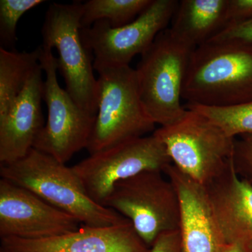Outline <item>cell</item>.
I'll use <instances>...</instances> for the list:
<instances>
[{
  "instance_id": "cell-4",
  "label": "cell",
  "mask_w": 252,
  "mask_h": 252,
  "mask_svg": "<svg viewBox=\"0 0 252 252\" xmlns=\"http://www.w3.org/2000/svg\"><path fill=\"white\" fill-rule=\"evenodd\" d=\"M97 72V112L86 147L90 155L156 130L141 100L135 69L119 66Z\"/></svg>"
},
{
  "instance_id": "cell-9",
  "label": "cell",
  "mask_w": 252,
  "mask_h": 252,
  "mask_svg": "<svg viewBox=\"0 0 252 252\" xmlns=\"http://www.w3.org/2000/svg\"><path fill=\"white\" fill-rule=\"evenodd\" d=\"M172 164L165 146L152 134L91 154L72 167L93 200L103 205L114 186L147 170Z\"/></svg>"
},
{
  "instance_id": "cell-3",
  "label": "cell",
  "mask_w": 252,
  "mask_h": 252,
  "mask_svg": "<svg viewBox=\"0 0 252 252\" xmlns=\"http://www.w3.org/2000/svg\"><path fill=\"white\" fill-rule=\"evenodd\" d=\"M195 49L167 28L141 54L135 69L139 91L144 109L156 125H173L187 115L188 109L181 99Z\"/></svg>"
},
{
  "instance_id": "cell-16",
  "label": "cell",
  "mask_w": 252,
  "mask_h": 252,
  "mask_svg": "<svg viewBox=\"0 0 252 252\" xmlns=\"http://www.w3.org/2000/svg\"><path fill=\"white\" fill-rule=\"evenodd\" d=\"M228 0H183L170 28L176 37L196 49L228 26Z\"/></svg>"
},
{
  "instance_id": "cell-20",
  "label": "cell",
  "mask_w": 252,
  "mask_h": 252,
  "mask_svg": "<svg viewBox=\"0 0 252 252\" xmlns=\"http://www.w3.org/2000/svg\"><path fill=\"white\" fill-rule=\"evenodd\" d=\"M43 0H1L0 1V42L1 48L13 46L16 43V27L20 18Z\"/></svg>"
},
{
  "instance_id": "cell-25",
  "label": "cell",
  "mask_w": 252,
  "mask_h": 252,
  "mask_svg": "<svg viewBox=\"0 0 252 252\" xmlns=\"http://www.w3.org/2000/svg\"><path fill=\"white\" fill-rule=\"evenodd\" d=\"M222 252H245L243 249L236 245H228Z\"/></svg>"
},
{
  "instance_id": "cell-11",
  "label": "cell",
  "mask_w": 252,
  "mask_h": 252,
  "mask_svg": "<svg viewBox=\"0 0 252 252\" xmlns=\"http://www.w3.org/2000/svg\"><path fill=\"white\" fill-rule=\"evenodd\" d=\"M79 223L28 189L0 180L1 238H52L79 230Z\"/></svg>"
},
{
  "instance_id": "cell-10",
  "label": "cell",
  "mask_w": 252,
  "mask_h": 252,
  "mask_svg": "<svg viewBox=\"0 0 252 252\" xmlns=\"http://www.w3.org/2000/svg\"><path fill=\"white\" fill-rule=\"evenodd\" d=\"M179 1L153 0L132 22L113 28L107 21H99L81 29V38L92 55L94 70L129 65L135 56L143 54L159 33L167 29Z\"/></svg>"
},
{
  "instance_id": "cell-7",
  "label": "cell",
  "mask_w": 252,
  "mask_h": 252,
  "mask_svg": "<svg viewBox=\"0 0 252 252\" xmlns=\"http://www.w3.org/2000/svg\"><path fill=\"white\" fill-rule=\"evenodd\" d=\"M164 175L160 170H147L119 182L104 203L130 220L150 248L162 233L180 230L178 194Z\"/></svg>"
},
{
  "instance_id": "cell-15",
  "label": "cell",
  "mask_w": 252,
  "mask_h": 252,
  "mask_svg": "<svg viewBox=\"0 0 252 252\" xmlns=\"http://www.w3.org/2000/svg\"><path fill=\"white\" fill-rule=\"evenodd\" d=\"M205 187L225 243L252 252V186L237 175L231 162Z\"/></svg>"
},
{
  "instance_id": "cell-12",
  "label": "cell",
  "mask_w": 252,
  "mask_h": 252,
  "mask_svg": "<svg viewBox=\"0 0 252 252\" xmlns=\"http://www.w3.org/2000/svg\"><path fill=\"white\" fill-rule=\"evenodd\" d=\"M163 173L178 194L182 252H222L227 246L205 186L170 164Z\"/></svg>"
},
{
  "instance_id": "cell-1",
  "label": "cell",
  "mask_w": 252,
  "mask_h": 252,
  "mask_svg": "<svg viewBox=\"0 0 252 252\" xmlns=\"http://www.w3.org/2000/svg\"><path fill=\"white\" fill-rule=\"evenodd\" d=\"M0 175L1 179L35 193L85 226H111L129 220L94 202L72 167L37 149H32L18 161L1 165Z\"/></svg>"
},
{
  "instance_id": "cell-24",
  "label": "cell",
  "mask_w": 252,
  "mask_h": 252,
  "mask_svg": "<svg viewBox=\"0 0 252 252\" xmlns=\"http://www.w3.org/2000/svg\"><path fill=\"white\" fill-rule=\"evenodd\" d=\"M150 252H182L180 230L159 235L151 247Z\"/></svg>"
},
{
  "instance_id": "cell-5",
  "label": "cell",
  "mask_w": 252,
  "mask_h": 252,
  "mask_svg": "<svg viewBox=\"0 0 252 252\" xmlns=\"http://www.w3.org/2000/svg\"><path fill=\"white\" fill-rule=\"evenodd\" d=\"M82 2L52 3L46 11L41 29L42 45L58 52V70L66 91L84 112L95 117L97 112V79L94 59L81 38Z\"/></svg>"
},
{
  "instance_id": "cell-8",
  "label": "cell",
  "mask_w": 252,
  "mask_h": 252,
  "mask_svg": "<svg viewBox=\"0 0 252 252\" xmlns=\"http://www.w3.org/2000/svg\"><path fill=\"white\" fill-rule=\"evenodd\" d=\"M40 64L45 72L44 100L48 120L36 137L33 148L66 164L83 149H86L95 117L82 110L57 79V59L52 49L41 45Z\"/></svg>"
},
{
  "instance_id": "cell-26",
  "label": "cell",
  "mask_w": 252,
  "mask_h": 252,
  "mask_svg": "<svg viewBox=\"0 0 252 252\" xmlns=\"http://www.w3.org/2000/svg\"><path fill=\"white\" fill-rule=\"evenodd\" d=\"M1 252H6L2 251V250H1Z\"/></svg>"
},
{
  "instance_id": "cell-14",
  "label": "cell",
  "mask_w": 252,
  "mask_h": 252,
  "mask_svg": "<svg viewBox=\"0 0 252 252\" xmlns=\"http://www.w3.org/2000/svg\"><path fill=\"white\" fill-rule=\"evenodd\" d=\"M42 71L40 64L31 74L8 112L0 118L1 165H9L26 157L44 127Z\"/></svg>"
},
{
  "instance_id": "cell-23",
  "label": "cell",
  "mask_w": 252,
  "mask_h": 252,
  "mask_svg": "<svg viewBox=\"0 0 252 252\" xmlns=\"http://www.w3.org/2000/svg\"><path fill=\"white\" fill-rule=\"evenodd\" d=\"M252 20V0H228V26Z\"/></svg>"
},
{
  "instance_id": "cell-2",
  "label": "cell",
  "mask_w": 252,
  "mask_h": 252,
  "mask_svg": "<svg viewBox=\"0 0 252 252\" xmlns=\"http://www.w3.org/2000/svg\"><path fill=\"white\" fill-rule=\"evenodd\" d=\"M182 99L187 104L227 107L252 101V46L209 42L194 50Z\"/></svg>"
},
{
  "instance_id": "cell-21",
  "label": "cell",
  "mask_w": 252,
  "mask_h": 252,
  "mask_svg": "<svg viewBox=\"0 0 252 252\" xmlns=\"http://www.w3.org/2000/svg\"><path fill=\"white\" fill-rule=\"evenodd\" d=\"M232 162L237 175L252 186V134L235 138Z\"/></svg>"
},
{
  "instance_id": "cell-13",
  "label": "cell",
  "mask_w": 252,
  "mask_h": 252,
  "mask_svg": "<svg viewBox=\"0 0 252 252\" xmlns=\"http://www.w3.org/2000/svg\"><path fill=\"white\" fill-rule=\"evenodd\" d=\"M6 252H150L130 220L106 227L85 226L52 238H1Z\"/></svg>"
},
{
  "instance_id": "cell-6",
  "label": "cell",
  "mask_w": 252,
  "mask_h": 252,
  "mask_svg": "<svg viewBox=\"0 0 252 252\" xmlns=\"http://www.w3.org/2000/svg\"><path fill=\"white\" fill-rule=\"evenodd\" d=\"M153 134L165 146L172 163L204 186L231 164L235 138L195 111L188 109L180 122Z\"/></svg>"
},
{
  "instance_id": "cell-19",
  "label": "cell",
  "mask_w": 252,
  "mask_h": 252,
  "mask_svg": "<svg viewBox=\"0 0 252 252\" xmlns=\"http://www.w3.org/2000/svg\"><path fill=\"white\" fill-rule=\"evenodd\" d=\"M185 108L206 117L233 138L252 134V101L227 107L186 104Z\"/></svg>"
},
{
  "instance_id": "cell-18",
  "label": "cell",
  "mask_w": 252,
  "mask_h": 252,
  "mask_svg": "<svg viewBox=\"0 0 252 252\" xmlns=\"http://www.w3.org/2000/svg\"><path fill=\"white\" fill-rule=\"evenodd\" d=\"M153 0H89L82 2L81 29L99 21H108L113 28L122 27L135 20Z\"/></svg>"
},
{
  "instance_id": "cell-17",
  "label": "cell",
  "mask_w": 252,
  "mask_h": 252,
  "mask_svg": "<svg viewBox=\"0 0 252 252\" xmlns=\"http://www.w3.org/2000/svg\"><path fill=\"white\" fill-rule=\"evenodd\" d=\"M40 49L18 52L0 48V118L4 117L40 65Z\"/></svg>"
},
{
  "instance_id": "cell-22",
  "label": "cell",
  "mask_w": 252,
  "mask_h": 252,
  "mask_svg": "<svg viewBox=\"0 0 252 252\" xmlns=\"http://www.w3.org/2000/svg\"><path fill=\"white\" fill-rule=\"evenodd\" d=\"M231 43L252 46V20L229 25L208 42Z\"/></svg>"
}]
</instances>
